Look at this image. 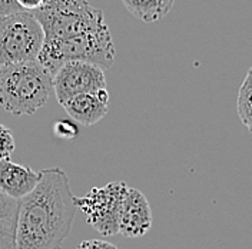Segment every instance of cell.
I'll return each instance as SVG.
<instances>
[{
  "label": "cell",
  "mask_w": 252,
  "mask_h": 249,
  "mask_svg": "<svg viewBox=\"0 0 252 249\" xmlns=\"http://www.w3.org/2000/svg\"><path fill=\"white\" fill-rule=\"evenodd\" d=\"M40 182L17 201L15 249H62L78 208L69 178L61 168L40 171Z\"/></svg>",
  "instance_id": "obj_1"
},
{
  "label": "cell",
  "mask_w": 252,
  "mask_h": 249,
  "mask_svg": "<svg viewBox=\"0 0 252 249\" xmlns=\"http://www.w3.org/2000/svg\"><path fill=\"white\" fill-rule=\"evenodd\" d=\"M53 93V76L37 62L0 66V106L22 116L43 108Z\"/></svg>",
  "instance_id": "obj_2"
},
{
  "label": "cell",
  "mask_w": 252,
  "mask_h": 249,
  "mask_svg": "<svg viewBox=\"0 0 252 249\" xmlns=\"http://www.w3.org/2000/svg\"><path fill=\"white\" fill-rule=\"evenodd\" d=\"M115 45L108 25L94 31H86L66 40L45 42L37 56L47 72L55 76L59 67L67 62H86L109 69L115 62Z\"/></svg>",
  "instance_id": "obj_3"
},
{
  "label": "cell",
  "mask_w": 252,
  "mask_h": 249,
  "mask_svg": "<svg viewBox=\"0 0 252 249\" xmlns=\"http://www.w3.org/2000/svg\"><path fill=\"white\" fill-rule=\"evenodd\" d=\"M29 13L42 26L45 42L66 40L106 25L102 10L88 0H47L42 7Z\"/></svg>",
  "instance_id": "obj_4"
},
{
  "label": "cell",
  "mask_w": 252,
  "mask_h": 249,
  "mask_svg": "<svg viewBox=\"0 0 252 249\" xmlns=\"http://www.w3.org/2000/svg\"><path fill=\"white\" fill-rule=\"evenodd\" d=\"M45 33L29 12L0 17V66L37 61Z\"/></svg>",
  "instance_id": "obj_5"
},
{
  "label": "cell",
  "mask_w": 252,
  "mask_h": 249,
  "mask_svg": "<svg viewBox=\"0 0 252 249\" xmlns=\"http://www.w3.org/2000/svg\"><path fill=\"white\" fill-rule=\"evenodd\" d=\"M127 185L125 182H110L100 187H92L82 198H75V203L86 217V222L99 234L112 236L118 234V222L122 201Z\"/></svg>",
  "instance_id": "obj_6"
},
{
  "label": "cell",
  "mask_w": 252,
  "mask_h": 249,
  "mask_svg": "<svg viewBox=\"0 0 252 249\" xmlns=\"http://www.w3.org/2000/svg\"><path fill=\"white\" fill-rule=\"evenodd\" d=\"M108 89L103 69L86 62H67L53 76V92L63 105L78 94L96 93Z\"/></svg>",
  "instance_id": "obj_7"
},
{
  "label": "cell",
  "mask_w": 252,
  "mask_h": 249,
  "mask_svg": "<svg viewBox=\"0 0 252 249\" xmlns=\"http://www.w3.org/2000/svg\"><path fill=\"white\" fill-rule=\"evenodd\" d=\"M152 226V211L146 196L136 187H127L122 201L118 234L125 238H141Z\"/></svg>",
  "instance_id": "obj_8"
},
{
  "label": "cell",
  "mask_w": 252,
  "mask_h": 249,
  "mask_svg": "<svg viewBox=\"0 0 252 249\" xmlns=\"http://www.w3.org/2000/svg\"><path fill=\"white\" fill-rule=\"evenodd\" d=\"M40 178V172L15 163L10 157L0 162V192L15 201L33 192Z\"/></svg>",
  "instance_id": "obj_9"
},
{
  "label": "cell",
  "mask_w": 252,
  "mask_h": 249,
  "mask_svg": "<svg viewBox=\"0 0 252 249\" xmlns=\"http://www.w3.org/2000/svg\"><path fill=\"white\" fill-rule=\"evenodd\" d=\"M62 108L75 122L83 126H92L108 115L109 92L108 89H103L96 93L78 94L64 102Z\"/></svg>",
  "instance_id": "obj_10"
},
{
  "label": "cell",
  "mask_w": 252,
  "mask_h": 249,
  "mask_svg": "<svg viewBox=\"0 0 252 249\" xmlns=\"http://www.w3.org/2000/svg\"><path fill=\"white\" fill-rule=\"evenodd\" d=\"M129 13L145 23H154L172 10L175 0H122Z\"/></svg>",
  "instance_id": "obj_11"
},
{
  "label": "cell",
  "mask_w": 252,
  "mask_h": 249,
  "mask_svg": "<svg viewBox=\"0 0 252 249\" xmlns=\"http://www.w3.org/2000/svg\"><path fill=\"white\" fill-rule=\"evenodd\" d=\"M17 201L0 192V249H15Z\"/></svg>",
  "instance_id": "obj_12"
},
{
  "label": "cell",
  "mask_w": 252,
  "mask_h": 249,
  "mask_svg": "<svg viewBox=\"0 0 252 249\" xmlns=\"http://www.w3.org/2000/svg\"><path fill=\"white\" fill-rule=\"evenodd\" d=\"M236 112L241 124L252 133V66L238 91Z\"/></svg>",
  "instance_id": "obj_13"
},
{
  "label": "cell",
  "mask_w": 252,
  "mask_h": 249,
  "mask_svg": "<svg viewBox=\"0 0 252 249\" xmlns=\"http://www.w3.org/2000/svg\"><path fill=\"white\" fill-rule=\"evenodd\" d=\"M15 138L9 127L0 124V162L9 159L15 151Z\"/></svg>",
  "instance_id": "obj_14"
},
{
  "label": "cell",
  "mask_w": 252,
  "mask_h": 249,
  "mask_svg": "<svg viewBox=\"0 0 252 249\" xmlns=\"http://www.w3.org/2000/svg\"><path fill=\"white\" fill-rule=\"evenodd\" d=\"M53 133L59 138V139L72 140L78 136V127L72 121H58L53 124Z\"/></svg>",
  "instance_id": "obj_15"
},
{
  "label": "cell",
  "mask_w": 252,
  "mask_h": 249,
  "mask_svg": "<svg viewBox=\"0 0 252 249\" xmlns=\"http://www.w3.org/2000/svg\"><path fill=\"white\" fill-rule=\"evenodd\" d=\"M76 249H118L113 244L102 239H88L79 244Z\"/></svg>",
  "instance_id": "obj_16"
},
{
  "label": "cell",
  "mask_w": 252,
  "mask_h": 249,
  "mask_svg": "<svg viewBox=\"0 0 252 249\" xmlns=\"http://www.w3.org/2000/svg\"><path fill=\"white\" fill-rule=\"evenodd\" d=\"M16 12H23L20 6L16 3V0H0V17L12 15Z\"/></svg>",
  "instance_id": "obj_17"
},
{
  "label": "cell",
  "mask_w": 252,
  "mask_h": 249,
  "mask_svg": "<svg viewBox=\"0 0 252 249\" xmlns=\"http://www.w3.org/2000/svg\"><path fill=\"white\" fill-rule=\"evenodd\" d=\"M47 0H16V3L20 6L23 12H33L42 7Z\"/></svg>",
  "instance_id": "obj_18"
}]
</instances>
